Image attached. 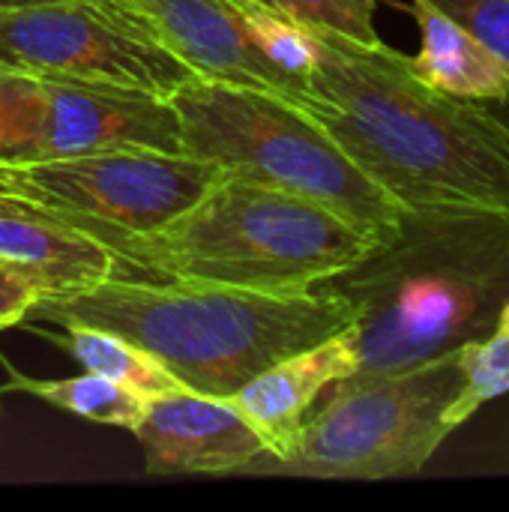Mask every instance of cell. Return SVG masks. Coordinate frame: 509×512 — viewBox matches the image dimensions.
I'll use <instances>...</instances> for the list:
<instances>
[{"instance_id": "cb8c5ba5", "label": "cell", "mask_w": 509, "mask_h": 512, "mask_svg": "<svg viewBox=\"0 0 509 512\" xmlns=\"http://www.w3.org/2000/svg\"><path fill=\"white\" fill-rule=\"evenodd\" d=\"M30 3H45V0H0V9H15V6H30Z\"/></svg>"}, {"instance_id": "30bf717a", "label": "cell", "mask_w": 509, "mask_h": 512, "mask_svg": "<svg viewBox=\"0 0 509 512\" xmlns=\"http://www.w3.org/2000/svg\"><path fill=\"white\" fill-rule=\"evenodd\" d=\"M147 36L180 57L195 75L273 90L291 102L303 87L285 75L246 33L228 0H111Z\"/></svg>"}, {"instance_id": "5bb4252c", "label": "cell", "mask_w": 509, "mask_h": 512, "mask_svg": "<svg viewBox=\"0 0 509 512\" xmlns=\"http://www.w3.org/2000/svg\"><path fill=\"white\" fill-rule=\"evenodd\" d=\"M405 9L420 30V48L408 54L411 69L426 84L459 99L507 105L509 66L495 51L426 0H405Z\"/></svg>"}, {"instance_id": "7402d4cb", "label": "cell", "mask_w": 509, "mask_h": 512, "mask_svg": "<svg viewBox=\"0 0 509 512\" xmlns=\"http://www.w3.org/2000/svg\"><path fill=\"white\" fill-rule=\"evenodd\" d=\"M0 192H3V195H15L12 174H9V165H6V162H0Z\"/></svg>"}, {"instance_id": "6da1fadb", "label": "cell", "mask_w": 509, "mask_h": 512, "mask_svg": "<svg viewBox=\"0 0 509 512\" xmlns=\"http://www.w3.org/2000/svg\"><path fill=\"white\" fill-rule=\"evenodd\" d=\"M309 27L297 99L408 210L509 213V111L426 84L405 51Z\"/></svg>"}, {"instance_id": "52a82bcc", "label": "cell", "mask_w": 509, "mask_h": 512, "mask_svg": "<svg viewBox=\"0 0 509 512\" xmlns=\"http://www.w3.org/2000/svg\"><path fill=\"white\" fill-rule=\"evenodd\" d=\"M18 198H27L93 234H147L189 210L219 168L165 150H102L9 165Z\"/></svg>"}, {"instance_id": "44dd1931", "label": "cell", "mask_w": 509, "mask_h": 512, "mask_svg": "<svg viewBox=\"0 0 509 512\" xmlns=\"http://www.w3.org/2000/svg\"><path fill=\"white\" fill-rule=\"evenodd\" d=\"M45 297L42 285L15 261L0 258V330L18 327Z\"/></svg>"}, {"instance_id": "2e32d148", "label": "cell", "mask_w": 509, "mask_h": 512, "mask_svg": "<svg viewBox=\"0 0 509 512\" xmlns=\"http://www.w3.org/2000/svg\"><path fill=\"white\" fill-rule=\"evenodd\" d=\"M6 390H21L27 396H36L60 411H69L81 420L99 423V426H114L135 432L144 411H147V396L108 381L102 375L84 372L75 378H57V381H39V378H24L18 372L9 375Z\"/></svg>"}, {"instance_id": "ba28073f", "label": "cell", "mask_w": 509, "mask_h": 512, "mask_svg": "<svg viewBox=\"0 0 509 512\" xmlns=\"http://www.w3.org/2000/svg\"><path fill=\"white\" fill-rule=\"evenodd\" d=\"M102 150L183 153L171 102L45 72H6L0 78V162Z\"/></svg>"}, {"instance_id": "9c48e42d", "label": "cell", "mask_w": 509, "mask_h": 512, "mask_svg": "<svg viewBox=\"0 0 509 512\" xmlns=\"http://www.w3.org/2000/svg\"><path fill=\"white\" fill-rule=\"evenodd\" d=\"M0 48L27 69L171 99L195 72L111 0L0 9Z\"/></svg>"}, {"instance_id": "7a4b0ae2", "label": "cell", "mask_w": 509, "mask_h": 512, "mask_svg": "<svg viewBox=\"0 0 509 512\" xmlns=\"http://www.w3.org/2000/svg\"><path fill=\"white\" fill-rule=\"evenodd\" d=\"M30 315L54 327H99L153 354L186 390L231 399L258 372L354 321L321 282L306 291H252L207 282L114 276L42 297Z\"/></svg>"}, {"instance_id": "4fadbf2b", "label": "cell", "mask_w": 509, "mask_h": 512, "mask_svg": "<svg viewBox=\"0 0 509 512\" xmlns=\"http://www.w3.org/2000/svg\"><path fill=\"white\" fill-rule=\"evenodd\" d=\"M357 369L351 324L330 339L303 348L291 357L258 372L249 384H243L231 402L240 414L258 429L267 441V453L261 462H279L291 453L300 426L318 399L342 378Z\"/></svg>"}, {"instance_id": "603a6c76", "label": "cell", "mask_w": 509, "mask_h": 512, "mask_svg": "<svg viewBox=\"0 0 509 512\" xmlns=\"http://www.w3.org/2000/svg\"><path fill=\"white\" fill-rule=\"evenodd\" d=\"M0 69H27V66H24L21 60H15L9 51H3V48H0ZM33 72H36V69H33Z\"/></svg>"}, {"instance_id": "8992f818", "label": "cell", "mask_w": 509, "mask_h": 512, "mask_svg": "<svg viewBox=\"0 0 509 512\" xmlns=\"http://www.w3.org/2000/svg\"><path fill=\"white\" fill-rule=\"evenodd\" d=\"M459 390V351L384 375L342 378L309 411L291 453L255 471L318 480L420 474L459 429L453 420Z\"/></svg>"}, {"instance_id": "d6986e66", "label": "cell", "mask_w": 509, "mask_h": 512, "mask_svg": "<svg viewBox=\"0 0 509 512\" xmlns=\"http://www.w3.org/2000/svg\"><path fill=\"white\" fill-rule=\"evenodd\" d=\"M303 24L342 33L357 42H378L375 9L378 0H267Z\"/></svg>"}, {"instance_id": "d4e9b609", "label": "cell", "mask_w": 509, "mask_h": 512, "mask_svg": "<svg viewBox=\"0 0 509 512\" xmlns=\"http://www.w3.org/2000/svg\"><path fill=\"white\" fill-rule=\"evenodd\" d=\"M501 108H504V111H509V102H507V105H501Z\"/></svg>"}, {"instance_id": "9a60e30c", "label": "cell", "mask_w": 509, "mask_h": 512, "mask_svg": "<svg viewBox=\"0 0 509 512\" xmlns=\"http://www.w3.org/2000/svg\"><path fill=\"white\" fill-rule=\"evenodd\" d=\"M51 342L63 348L84 372L117 381L147 399L186 390L153 354H147L144 348H138L120 333L72 324V327H60V333H54Z\"/></svg>"}, {"instance_id": "ac0fdd59", "label": "cell", "mask_w": 509, "mask_h": 512, "mask_svg": "<svg viewBox=\"0 0 509 512\" xmlns=\"http://www.w3.org/2000/svg\"><path fill=\"white\" fill-rule=\"evenodd\" d=\"M228 6L234 9L252 42L306 90V75L312 66L309 27L267 0H228Z\"/></svg>"}, {"instance_id": "5b68a950", "label": "cell", "mask_w": 509, "mask_h": 512, "mask_svg": "<svg viewBox=\"0 0 509 512\" xmlns=\"http://www.w3.org/2000/svg\"><path fill=\"white\" fill-rule=\"evenodd\" d=\"M168 102L180 123L183 153L315 201L378 243L396 237L408 207L384 192L297 102L201 75Z\"/></svg>"}, {"instance_id": "7c38bea8", "label": "cell", "mask_w": 509, "mask_h": 512, "mask_svg": "<svg viewBox=\"0 0 509 512\" xmlns=\"http://www.w3.org/2000/svg\"><path fill=\"white\" fill-rule=\"evenodd\" d=\"M0 258L21 264L45 291H78L114 276H141L93 231L27 198L0 192Z\"/></svg>"}, {"instance_id": "8fae6325", "label": "cell", "mask_w": 509, "mask_h": 512, "mask_svg": "<svg viewBox=\"0 0 509 512\" xmlns=\"http://www.w3.org/2000/svg\"><path fill=\"white\" fill-rule=\"evenodd\" d=\"M147 474H237L252 471L267 441L231 399L180 390L156 396L132 432Z\"/></svg>"}, {"instance_id": "3957f363", "label": "cell", "mask_w": 509, "mask_h": 512, "mask_svg": "<svg viewBox=\"0 0 509 512\" xmlns=\"http://www.w3.org/2000/svg\"><path fill=\"white\" fill-rule=\"evenodd\" d=\"M354 309L357 369H408L486 336L509 303V213L405 210L396 237L327 279Z\"/></svg>"}, {"instance_id": "e0dca14e", "label": "cell", "mask_w": 509, "mask_h": 512, "mask_svg": "<svg viewBox=\"0 0 509 512\" xmlns=\"http://www.w3.org/2000/svg\"><path fill=\"white\" fill-rule=\"evenodd\" d=\"M462 390L453 408L456 426H465L480 408L509 393V303L501 309L498 324L459 348Z\"/></svg>"}, {"instance_id": "ffe728a7", "label": "cell", "mask_w": 509, "mask_h": 512, "mask_svg": "<svg viewBox=\"0 0 509 512\" xmlns=\"http://www.w3.org/2000/svg\"><path fill=\"white\" fill-rule=\"evenodd\" d=\"M509 66V0H426Z\"/></svg>"}, {"instance_id": "277c9868", "label": "cell", "mask_w": 509, "mask_h": 512, "mask_svg": "<svg viewBox=\"0 0 509 512\" xmlns=\"http://www.w3.org/2000/svg\"><path fill=\"white\" fill-rule=\"evenodd\" d=\"M96 237L147 279L252 291L315 288L381 246L315 201L225 171L162 228Z\"/></svg>"}]
</instances>
